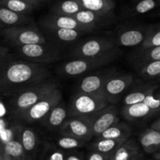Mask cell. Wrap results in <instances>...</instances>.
Instances as JSON below:
<instances>
[{
	"mask_svg": "<svg viewBox=\"0 0 160 160\" xmlns=\"http://www.w3.org/2000/svg\"><path fill=\"white\" fill-rule=\"evenodd\" d=\"M49 76L50 72L45 64L31 61L11 62L2 70V93L12 95L24 88L45 81Z\"/></svg>",
	"mask_w": 160,
	"mask_h": 160,
	"instance_id": "obj_1",
	"label": "cell"
},
{
	"mask_svg": "<svg viewBox=\"0 0 160 160\" xmlns=\"http://www.w3.org/2000/svg\"><path fill=\"white\" fill-rule=\"evenodd\" d=\"M57 87L55 82L45 80L17 91L12 94L8 102L9 112L12 117L17 119L20 114Z\"/></svg>",
	"mask_w": 160,
	"mask_h": 160,
	"instance_id": "obj_2",
	"label": "cell"
},
{
	"mask_svg": "<svg viewBox=\"0 0 160 160\" xmlns=\"http://www.w3.org/2000/svg\"><path fill=\"white\" fill-rule=\"evenodd\" d=\"M120 50L114 48L103 54L92 57L75 58L60 67V73L67 76H78L94 69L109 64L120 56Z\"/></svg>",
	"mask_w": 160,
	"mask_h": 160,
	"instance_id": "obj_3",
	"label": "cell"
},
{
	"mask_svg": "<svg viewBox=\"0 0 160 160\" xmlns=\"http://www.w3.org/2000/svg\"><path fill=\"white\" fill-rule=\"evenodd\" d=\"M110 104L103 94L78 92L73 97L69 109L70 117H92L102 109Z\"/></svg>",
	"mask_w": 160,
	"mask_h": 160,
	"instance_id": "obj_4",
	"label": "cell"
},
{
	"mask_svg": "<svg viewBox=\"0 0 160 160\" xmlns=\"http://www.w3.org/2000/svg\"><path fill=\"white\" fill-rule=\"evenodd\" d=\"M4 41L13 47L35 43H46L45 35L31 25L9 26L2 31Z\"/></svg>",
	"mask_w": 160,
	"mask_h": 160,
	"instance_id": "obj_5",
	"label": "cell"
},
{
	"mask_svg": "<svg viewBox=\"0 0 160 160\" xmlns=\"http://www.w3.org/2000/svg\"><path fill=\"white\" fill-rule=\"evenodd\" d=\"M62 95L61 91L56 88L41 98L38 102L20 114L17 120L31 123L42 120L53 108L62 102Z\"/></svg>",
	"mask_w": 160,
	"mask_h": 160,
	"instance_id": "obj_6",
	"label": "cell"
},
{
	"mask_svg": "<svg viewBox=\"0 0 160 160\" xmlns=\"http://www.w3.org/2000/svg\"><path fill=\"white\" fill-rule=\"evenodd\" d=\"M17 52L24 59L31 62L48 64L59 58V52L56 48L46 43H35L16 47Z\"/></svg>",
	"mask_w": 160,
	"mask_h": 160,
	"instance_id": "obj_7",
	"label": "cell"
},
{
	"mask_svg": "<svg viewBox=\"0 0 160 160\" xmlns=\"http://www.w3.org/2000/svg\"><path fill=\"white\" fill-rule=\"evenodd\" d=\"M61 135H69L88 142L93 137L91 117H70L59 129Z\"/></svg>",
	"mask_w": 160,
	"mask_h": 160,
	"instance_id": "obj_8",
	"label": "cell"
},
{
	"mask_svg": "<svg viewBox=\"0 0 160 160\" xmlns=\"http://www.w3.org/2000/svg\"><path fill=\"white\" fill-rule=\"evenodd\" d=\"M115 48V43L108 38H93L80 43L72 52L74 58L92 57L103 54Z\"/></svg>",
	"mask_w": 160,
	"mask_h": 160,
	"instance_id": "obj_9",
	"label": "cell"
},
{
	"mask_svg": "<svg viewBox=\"0 0 160 160\" xmlns=\"http://www.w3.org/2000/svg\"><path fill=\"white\" fill-rule=\"evenodd\" d=\"M134 78L131 73H115L105 84L102 94L109 99L110 104H114L119 97L132 84Z\"/></svg>",
	"mask_w": 160,
	"mask_h": 160,
	"instance_id": "obj_10",
	"label": "cell"
},
{
	"mask_svg": "<svg viewBox=\"0 0 160 160\" xmlns=\"http://www.w3.org/2000/svg\"><path fill=\"white\" fill-rule=\"evenodd\" d=\"M118 111L112 105H108L91 117L93 135L98 138L102 133L119 122Z\"/></svg>",
	"mask_w": 160,
	"mask_h": 160,
	"instance_id": "obj_11",
	"label": "cell"
},
{
	"mask_svg": "<svg viewBox=\"0 0 160 160\" xmlns=\"http://www.w3.org/2000/svg\"><path fill=\"white\" fill-rule=\"evenodd\" d=\"M42 24L45 28H66V29H75L83 32H90L94 31L91 27L87 26L78 21L73 16L62 15V14L53 13L46 16L42 20Z\"/></svg>",
	"mask_w": 160,
	"mask_h": 160,
	"instance_id": "obj_12",
	"label": "cell"
},
{
	"mask_svg": "<svg viewBox=\"0 0 160 160\" xmlns=\"http://www.w3.org/2000/svg\"><path fill=\"white\" fill-rule=\"evenodd\" d=\"M115 73H117V72L114 70H108L85 77L78 85V92L102 94L105 84Z\"/></svg>",
	"mask_w": 160,
	"mask_h": 160,
	"instance_id": "obj_13",
	"label": "cell"
},
{
	"mask_svg": "<svg viewBox=\"0 0 160 160\" xmlns=\"http://www.w3.org/2000/svg\"><path fill=\"white\" fill-rule=\"evenodd\" d=\"M143 157L134 139L128 138L111 153V160H136Z\"/></svg>",
	"mask_w": 160,
	"mask_h": 160,
	"instance_id": "obj_14",
	"label": "cell"
},
{
	"mask_svg": "<svg viewBox=\"0 0 160 160\" xmlns=\"http://www.w3.org/2000/svg\"><path fill=\"white\" fill-rule=\"evenodd\" d=\"M69 112L65 104L61 102L55 106L41 121L50 131L59 130L67 120Z\"/></svg>",
	"mask_w": 160,
	"mask_h": 160,
	"instance_id": "obj_15",
	"label": "cell"
},
{
	"mask_svg": "<svg viewBox=\"0 0 160 160\" xmlns=\"http://www.w3.org/2000/svg\"><path fill=\"white\" fill-rule=\"evenodd\" d=\"M73 17L81 23L91 27L93 29H96L98 27L106 24V22L112 17V12H98L84 9Z\"/></svg>",
	"mask_w": 160,
	"mask_h": 160,
	"instance_id": "obj_16",
	"label": "cell"
},
{
	"mask_svg": "<svg viewBox=\"0 0 160 160\" xmlns=\"http://www.w3.org/2000/svg\"><path fill=\"white\" fill-rule=\"evenodd\" d=\"M0 154L1 160L29 159L20 139H13L5 144H2Z\"/></svg>",
	"mask_w": 160,
	"mask_h": 160,
	"instance_id": "obj_17",
	"label": "cell"
},
{
	"mask_svg": "<svg viewBox=\"0 0 160 160\" xmlns=\"http://www.w3.org/2000/svg\"><path fill=\"white\" fill-rule=\"evenodd\" d=\"M122 115L129 121H137L156 115V112L145 102L124 106L122 109Z\"/></svg>",
	"mask_w": 160,
	"mask_h": 160,
	"instance_id": "obj_18",
	"label": "cell"
},
{
	"mask_svg": "<svg viewBox=\"0 0 160 160\" xmlns=\"http://www.w3.org/2000/svg\"><path fill=\"white\" fill-rule=\"evenodd\" d=\"M0 20L2 24L7 26H24L34 23V20L28 14L15 12L4 6L0 8Z\"/></svg>",
	"mask_w": 160,
	"mask_h": 160,
	"instance_id": "obj_19",
	"label": "cell"
},
{
	"mask_svg": "<svg viewBox=\"0 0 160 160\" xmlns=\"http://www.w3.org/2000/svg\"><path fill=\"white\" fill-rule=\"evenodd\" d=\"M148 29H131L118 35L117 42L122 46L132 47L142 44L148 34Z\"/></svg>",
	"mask_w": 160,
	"mask_h": 160,
	"instance_id": "obj_20",
	"label": "cell"
},
{
	"mask_svg": "<svg viewBox=\"0 0 160 160\" xmlns=\"http://www.w3.org/2000/svg\"><path fill=\"white\" fill-rule=\"evenodd\" d=\"M157 88L158 85L155 84H147L134 89L123 98V105L130 106V105L142 102L150 94L154 92Z\"/></svg>",
	"mask_w": 160,
	"mask_h": 160,
	"instance_id": "obj_21",
	"label": "cell"
},
{
	"mask_svg": "<svg viewBox=\"0 0 160 160\" xmlns=\"http://www.w3.org/2000/svg\"><path fill=\"white\" fill-rule=\"evenodd\" d=\"M20 141L23 145L25 152L28 155L29 159H33L35 156L38 147V137L35 131L31 128L23 127L20 136Z\"/></svg>",
	"mask_w": 160,
	"mask_h": 160,
	"instance_id": "obj_22",
	"label": "cell"
},
{
	"mask_svg": "<svg viewBox=\"0 0 160 160\" xmlns=\"http://www.w3.org/2000/svg\"><path fill=\"white\" fill-rule=\"evenodd\" d=\"M140 143L144 151L148 154H152L160 149V131L149 128L142 134Z\"/></svg>",
	"mask_w": 160,
	"mask_h": 160,
	"instance_id": "obj_23",
	"label": "cell"
},
{
	"mask_svg": "<svg viewBox=\"0 0 160 160\" xmlns=\"http://www.w3.org/2000/svg\"><path fill=\"white\" fill-rule=\"evenodd\" d=\"M131 128L125 123L118 122L102 133L98 138L116 139V140H127L131 135Z\"/></svg>",
	"mask_w": 160,
	"mask_h": 160,
	"instance_id": "obj_24",
	"label": "cell"
},
{
	"mask_svg": "<svg viewBox=\"0 0 160 160\" xmlns=\"http://www.w3.org/2000/svg\"><path fill=\"white\" fill-rule=\"evenodd\" d=\"M83 9H84V7L78 0H62L53 6L52 12L56 14L73 16Z\"/></svg>",
	"mask_w": 160,
	"mask_h": 160,
	"instance_id": "obj_25",
	"label": "cell"
},
{
	"mask_svg": "<svg viewBox=\"0 0 160 160\" xmlns=\"http://www.w3.org/2000/svg\"><path fill=\"white\" fill-rule=\"evenodd\" d=\"M84 9L98 12H111L115 6L112 0H78Z\"/></svg>",
	"mask_w": 160,
	"mask_h": 160,
	"instance_id": "obj_26",
	"label": "cell"
},
{
	"mask_svg": "<svg viewBox=\"0 0 160 160\" xmlns=\"http://www.w3.org/2000/svg\"><path fill=\"white\" fill-rule=\"evenodd\" d=\"M125 140H116V139L98 138V139L90 145V149L97 150V151L105 153H112Z\"/></svg>",
	"mask_w": 160,
	"mask_h": 160,
	"instance_id": "obj_27",
	"label": "cell"
},
{
	"mask_svg": "<svg viewBox=\"0 0 160 160\" xmlns=\"http://www.w3.org/2000/svg\"><path fill=\"white\" fill-rule=\"evenodd\" d=\"M52 35L57 38L59 40L64 42H72L77 40L80 36L84 32L75 29H66V28H45Z\"/></svg>",
	"mask_w": 160,
	"mask_h": 160,
	"instance_id": "obj_28",
	"label": "cell"
},
{
	"mask_svg": "<svg viewBox=\"0 0 160 160\" xmlns=\"http://www.w3.org/2000/svg\"><path fill=\"white\" fill-rule=\"evenodd\" d=\"M23 127L19 124L9 126L7 123H4V120H1V142L2 144H5L13 139H20L21 131Z\"/></svg>",
	"mask_w": 160,
	"mask_h": 160,
	"instance_id": "obj_29",
	"label": "cell"
},
{
	"mask_svg": "<svg viewBox=\"0 0 160 160\" xmlns=\"http://www.w3.org/2000/svg\"><path fill=\"white\" fill-rule=\"evenodd\" d=\"M1 6L23 14H31L37 6L22 0H1Z\"/></svg>",
	"mask_w": 160,
	"mask_h": 160,
	"instance_id": "obj_30",
	"label": "cell"
},
{
	"mask_svg": "<svg viewBox=\"0 0 160 160\" xmlns=\"http://www.w3.org/2000/svg\"><path fill=\"white\" fill-rule=\"evenodd\" d=\"M86 142L69 135H62L56 140L57 145L62 150H72L82 147Z\"/></svg>",
	"mask_w": 160,
	"mask_h": 160,
	"instance_id": "obj_31",
	"label": "cell"
},
{
	"mask_svg": "<svg viewBox=\"0 0 160 160\" xmlns=\"http://www.w3.org/2000/svg\"><path fill=\"white\" fill-rule=\"evenodd\" d=\"M67 152L62 148H58L52 144H47L42 153V159L48 160H66Z\"/></svg>",
	"mask_w": 160,
	"mask_h": 160,
	"instance_id": "obj_32",
	"label": "cell"
},
{
	"mask_svg": "<svg viewBox=\"0 0 160 160\" xmlns=\"http://www.w3.org/2000/svg\"><path fill=\"white\" fill-rule=\"evenodd\" d=\"M140 74L144 78L152 79L160 74V60H154L145 63L142 67Z\"/></svg>",
	"mask_w": 160,
	"mask_h": 160,
	"instance_id": "obj_33",
	"label": "cell"
},
{
	"mask_svg": "<svg viewBox=\"0 0 160 160\" xmlns=\"http://www.w3.org/2000/svg\"><path fill=\"white\" fill-rule=\"evenodd\" d=\"M154 46H160V29H148L146 38L142 43V48H148Z\"/></svg>",
	"mask_w": 160,
	"mask_h": 160,
	"instance_id": "obj_34",
	"label": "cell"
},
{
	"mask_svg": "<svg viewBox=\"0 0 160 160\" xmlns=\"http://www.w3.org/2000/svg\"><path fill=\"white\" fill-rule=\"evenodd\" d=\"M156 114L160 112V88L158 87L154 92L150 94L143 101Z\"/></svg>",
	"mask_w": 160,
	"mask_h": 160,
	"instance_id": "obj_35",
	"label": "cell"
},
{
	"mask_svg": "<svg viewBox=\"0 0 160 160\" xmlns=\"http://www.w3.org/2000/svg\"><path fill=\"white\" fill-rule=\"evenodd\" d=\"M141 53L142 60L145 63L151 61L160 60V46H154L148 48H143Z\"/></svg>",
	"mask_w": 160,
	"mask_h": 160,
	"instance_id": "obj_36",
	"label": "cell"
},
{
	"mask_svg": "<svg viewBox=\"0 0 160 160\" xmlns=\"http://www.w3.org/2000/svg\"><path fill=\"white\" fill-rule=\"evenodd\" d=\"M158 5L157 0H141L135 6V12L139 14H143L152 10Z\"/></svg>",
	"mask_w": 160,
	"mask_h": 160,
	"instance_id": "obj_37",
	"label": "cell"
},
{
	"mask_svg": "<svg viewBox=\"0 0 160 160\" xmlns=\"http://www.w3.org/2000/svg\"><path fill=\"white\" fill-rule=\"evenodd\" d=\"M88 160H111V153H105L97 150H91L85 156Z\"/></svg>",
	"mask_w": 160,
	"mask_h": 160,
	"instance_id": "obj_38",
	"label": "cell"
},
{
	"mask_svg": "<svg viewBox=\"0 0 160 160\" xmlns=\"http://www.w3.org/2000/svg\"><path fill=\"white\" fill-rule=\"evenodd\" d=\"M85 156L84 152H67L66 160H83L85 159Z\"/></svg>",
	"mask_w": 160,
	"mask_h": 160,
	"instance_id": "obj_39",
	"label": "cell"
},
{
	"mask_svg": "<svg viewBox=\"0 0 160 160\" xmlns=\"http://www.w3.org/2000/svg\"><path fill=\"white\" fill-rule=\"evenodd\" d=\"M22 1H25V2H28L31 3V4L34 5L35 6H38L39 5L42 4L45 0H22Z\"/></svg>",
	"mask_w": 160,
	"mask_h": 160,
	"instance_id": "obj_40",
	"label": "cell"
},
{
	"mask_svg": "<svg viewBox=\"0 0 160 160\" xmlns=\"http://www.w3.org/2000/svg\"><path fill=\"white\" fill-rule=\"evenodd\" d=\"M151 128H153V129L156 130V131H160V118L159 119V120H156V121H155L154 123L152 124Z\"/></svg>",
	"mask_w": 160,
	"mask_h": 160,
	"instance_id": "obj_41",
	"label": "cell"
},
{
	"mask_svg": "<svg viewBox=\"0 0 160 160\" xmlns=\"http://www.w3.org/2000/svg\"><path fill=\"white\" fill-rule=\"evenodd\" d=\"M153 159L160 160V150L159 152H157L156 153H155L154 156H153Z\"/></svg>",
	"mask_w": 160,
	"mask_h": 160,
	"instance_id": "obj_42",
	"label": "cell"
},
{
	"mask_svg": "<svg viewBox=\"0 0 160 160\" xmlns=\"http://www.w3.org/2000/svg\"><path fill=\"white\" fill-rule=\"evenodd\" d=\"M158 78H159V80H160V74H159V77H158Z\"/></svg>",
	"mask_w": 160,
	"mask_h": 160,
	"instance_id": "obj_43",
	"label": "cell"
}]
</instances>
